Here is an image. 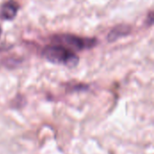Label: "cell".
I'll return each instance as SVG.
<instances>
[{
  "instance_id": "obj_3",
  "label": "cell",
  "mask_w": 154,
  "mask_h": 154,
  "mask_svg": "<svg viewBox=\"0 0 154 154\" xmlns=\"http://www.w3.org/2000/svg\"><path fill=\"white\" fill-rule=\"evenodd\" d=\"M19 8L20 6L17 2L14 0H8L7 2L4 3L0 8V18L5 21L14 20L17 15Z\"/></svg>"
},
{
  "instance_id": "obj_4",
  "label": "cell",
  "mask_w": 154,
  "mask_h": 154,
  "mask_svg": "<svg viewBox=\"0 0 154 154\" xmlns=\"http://www.w3.org/2000/svg\"><path fill=\"white\" fill-rule=\"evenodd\" d=\"M132 26L126 23H120L114 28L111 29V31L107 34V42H114L120 38L125 37L129 35L132 32Z\"/></svg>"
},
{
  "instance_id": "obj_5",
  "label": "cell",
  "mask_w": 154,
  "mask_h": 154,
  "mask_svg": "<svg viewBox=\"0 0 154 154\" xmlns=\"http://www.w3.org/2000/svg\"><path fill=\"white\" fill-rule=\"evenodd\" d=\"M148 17H149V19L146 20V23L148 25H152L153 23V14H152V12H150V14H148Z\"/></svg>"
},
{
  "instance_id": "obj_6",
  "label": "cell",
  "mask_w": 154,
  "mask_h": 154,
  "mask_svg": "<svg viewBox=\"0 0 154 154\" xmlns=\"http://www.w3.org/2000/svg\"><path fill=\"white\" fill-rule=\"evenodd\" d=\"M1 34H2V29H1V26H0V36H1Z\"/></svg>"
},
{
  "instance_id": "obj_1",
  "label": "cell",
  "mask_w": 154,
  "mask_h": 154,
  "mask_svg": "<svg viewBox=\"0 0 154 154\" xmlns=\"http://www.w3.org/2000/svg\"><path fill=\"white\" fill-rule=\"evenodd\" d=\"M42 56L52 64L68 68H74L79 62V58L74 51L55 43L46 45L42 51Z\"/></svg>"
},
{
  "instance_id": "obj_2",
  "label": "cell",
  "mask_w": 154,
  "mask_h": 154,
  "mask_svg": "<svg viewBox=\"0 0 154 154\" xmlns=\"http://www.w3.org/2000/svg\"><path fill=\"white\" fill-rule=\"evenodd\" d=\"M52 43L61 45L71 51H82L90 50L97 44L96 38L81 37L70 33H60L51 37Z\"/></svg>"
}]
</instances>
